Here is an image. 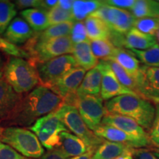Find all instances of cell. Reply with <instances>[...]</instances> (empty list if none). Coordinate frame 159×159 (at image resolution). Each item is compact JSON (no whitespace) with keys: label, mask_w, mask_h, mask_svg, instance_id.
Instances as JSON below:
<instances>
[{"label":"cell","mask_w":159,"mask_h":159,"mask_svg":"<svg viewBox=\"0 0 159 159\" xmlns=\"http://www.w3.org/2000/svg\"><path fill=\"white\" fill-rule=\"evenodd\" d=\"M64 104V99L47 87L40 85L22 97L11 118L5 125L29 127Z\"/></svg>","instance_id":"cell-1"},{"label":"cell","mask_w":159,"mask_h":159,"mask_svg":"<svg viewBox=\"0 0 159 159\" xmlns=\"http://www.w3.org/2000/svg\"><path fill=\"white\" fill-rule=\"evenodd\" d=\"M107 113L128 116L144 130H150L153 122L156 107L148 99L139 96L125 94L106 101Z\"/></svg>","instance_id":"cell-2"},{"label":"cell","mask_w":159,"mask_h":159,"mask_svg":"<svg viewBox=\"0 0 159 159\" xmlns=\"http://www.w3.org/2000/svg\"><path fill=\"white\" fill-rule=\"evenodd\" d=\"M3 77L19 94L33 91L40 83L36 67L21 57H12L8 60Z\"/></svg>","instance_id":"cell-3"},{"label":"cell","mask_w":159,"mask_h":159,"mask_svg":"<svg viewBox=\"0 0 159 159\" xmlns=\"http://www.w3.org/2000/svg\"><path fill=\"white\" fill-rule=\"evenodd\" d=\"M74 43L70 35L47 41H35L29 40L23 49L29 55L28 61L35 66L61 55L72 53Z\"/></svg>","instance_id":"cell-4"},{"label":"cell","mask_w":159,"mask_h":159,"mask_svg":"<svg viewBox=\"0 0 159 159\" xmlns=\"http://www.w3.org/2000/svg\"><path fill=\"white\" fill-rule=\"evenodd\" d=\"M0 139L27 158H39L44 154L37 136L28 129L8 127L4 129Z\"/></svg>","instance_id":"cell-5"},{"label":"cell","mask_w":159,"mask_h":159,"mask_svg":"<svg viewBox=\"0 0 159 159\" xmlns=\"http://www.w3.org/2000/svg\"><path fill=\"white\" fill-rule=\"evenodd\" d=\"M55 113L67 130H70L86 144L89 151L95 152L97 148L105 141L96 136L87 127L75 107L64 104L57 109Z\"/></svg>","instance_id":"cell-6"},{"label":"cell","mask_w":159,"mask_h":159,"mask_svg":"<svg viewBox=\"0 0 159 159\" xmlns=\"http://www.w3.org/2000/svg\"><path fill=\"white\" fill-rule=\"evenodd\" d=\"M30 129L35 133L42 146L49 150L57 148L61 133L68 131L55 111L38 119Z\"/></svg>","instance_id":"cell-7"},{"label":"cell","mask_w":159,"mask_h":159,"mask_svg":"<svg viewBox=\"0 0 159 159\" xmlns=\"http://www.w3.org/2000/svg\"><path fill=\"white\" fill-rule=\"evenodd\" d=\"M40 84L49 88L60 77L71 69L78 67L72 55H64L35 66Z\"/></svg>","instance_id":"cell-8"},{"label":"cell","mask_w":159,"mask_h":159,"mask_svg":"<svg viewBox=\"0 0 159 159\" xmlns=\"http://www.w3.org/2000/svg\"><path fill=\"white\" fill-rule=\"evenodd\" d=\"M73 106L77 109L85 125L92 131L101 125L103 117L107 114L100 95L77 96Z\"/></svg>","instance_id":"cell-9"},{"label":"cell","mask_w":159,"mask_h":159,"mask_svg":"<svg viewBox=\"0 0 159 159\" xmlns=\"http://www.w3.org/2000/svg\"><path fill=\"white\" fill-rule=\"evenodd\" d=\"M91 16L102 19L111 30L123 35L134 27L136 20L128 10L117 8L105 3Z\"/></svg>","instance_id":"cell-10"},{"label":"cell","mask_w":159,"mask_h":159,"mask_svg":"<svg viewBox=\"0 0 159 159\" xmlns=\"http://www.w3.org/2000/svg\"><path fill=\"white\" fill-rule=\"evenodd\" d=\"M136 82V93L139 97L159 104V68L141 66Z\"/></svg>","instance_id":"cell-11"},{"label":"cell","mask_w":159,"mask_h":159,"mask_svg":"<svg viewBox=\"0 0 159 159\" xmlns=\"http://www.w3.org/2000/svg\"><path fill=\"white\" fill-rule=\"evenodd\" d=\"M98 66L101 69L102 75L100 97L103 100L108 101L116 97L125 94L139 96L134 91L130 90V89L124 86L119 83L116 77L115 76L114 71L106 61L101 60L99 61Z\"/></svg>","instance_id":"cell-12"},{"label":"cell","mask_w":159,"mask_h":159,"mask_svg":"<svg viewBox=\"0 0 159 159\" xmlns=\"http://www.w3.org/2000/svg\"><path fill=\"white\" fill-rule=\"evenodd\" d=\"M86 71L81 67H76L66 73L53 83L49 89L64 99V101L69 97L76 94L77 90L82 83Z\"/></svg>","instance_id":"cell-13"},{"label":"cell","mask_w":159,"mask_h":159,"mask_svg":"<svg viewBox=\"0 0 159 159\" xmlns=\"http://www.w3.org/2000/svg\"><path fill=\"white\" fill-rule=\"evenodd\" d=\"M101 124L114 127L134 138L149 142L152 144L146 130L142 128L136 121L128 116L107 113L103 117Z\"/></svg>","instance_id":"cell-14"},{"label":"cell","mask_w":159,"mask_h":159,"mask_svg":"<svg viewBox=\"0 0 159 159\" xmlns=\"http://www.w3.org/2000/svg\"><path fill=\"white\" fill-rule=\"evenodd\" d=\"M94 134L99 138L109 142L120 143L128 148L138 149L144 148L145 147L152 146L150 143L140 140L127 134L126 133L115 128L114 127L101 124L93 131Z\"/></svg>","instance_id":"cell-15"},{"label":"cell","mask_w":159,"mask_h":159,"mask_svg":"<svg viewBox=\"0 0 159 159\" xmlns=\"http://www.w3.org/2000/svg\"><path fill=\"white\" fill-rule=\"evenodd\" d=\"M23 96L13 90L2 77L0 79V123L7 122L11 118Z\"/></svg>","instance_id":"cell-16"},{"label":"cell","mask_w":159,"mask_h":159,"mask_svg":"<svg viewBox=\"0 0 159 159\" xmlns=\"http://www.w3.org/2000/svg\"><path fill=\"white\" fill-rule=\"evenodd\" d=\"M34 33L25 19L16 17L10 24L4 36L10 43L15 45L27 42Z\"/></svg>","instance_id":"cell-17"},{"label":"cell","mask_w":159,"mask_h":159,"mask_svg":"<svg viewBox=\"0 0 159 159\" xmlns=\"http://www.w3.org/2000/svg\"><path fill=\"white\" fill-rule=\"evenodd\" d=\"M57 149L68 158L79 156L89 151L86 144L80 139L69 131L61 133L60 143Z\"/></svg>","instance_id":"cell-18"},{"label":"cell","mask_w":159,"mask_h":159,"mask_svg":"<svg viewBox=\"0 0 159 159\" xmlns=\"http://www.w3.org/2000/svg\"><path fill=\"white\" fill-rule=\"evenodd\" d=\"M158 44L156 35H148L133 27L124 36L123 47L136 50H147Z\"/></svg>","instance_id":"cell-19"},{"label":"cell","mask_w":159,"mask_h":159,"mask_svg":"<svg viewBox=\"0 0 159 159\" xmlns=\"http://www.w3.org/2000/svg\"><path fill=\"white\" fill-rule=\"evenodd\" d=\"M102 77V71L97 64V66L88 71L85 74L82 83L77 90V96L100 95Z\"/></svg>","instance_id":"cell-20"},{"label":"cell","mask_w":159,"mask_h":159,"mask_svg":"<svg viewBox=\"0 0 159 159\" xmlns=\"http://www.w3.org/2000/svg\"><path fill=\"white\" fill-rule=\"evenodd\" d=\"M72 55L78 66L85 71L91 70L99 63L98 59L95 57L91 50L90 40L75 44Z\"/></svg>","instance_id":"cell-21"},{"label":"cell","mask_w":159,"mask_h":159,"mask_svg":"<svg viewBox=\"0 0 159 159\" xmlns=\"http://www.w3.org/2000/svg\"><path fill=\"white\" fill-rule=\"evenodd\" d=\"M108 60H111L118 63L135 78L138 75L141 66L140 61L135 57L131 51L126 50L122 47V48L116 47L113 55Z\"/></svg>","instance_id":"cell-22"},{"label":"cell","mask_w":159,"mask_h":159,"mask_svg":"<svg viewBox=\"0 0 159 159\" xmlns=\"http://www.w3.org/2000/svg\"><path fill=\"white\" fill-rule=\"evenodd\" d=\"M20 15L30 25L34 33H40L49 27L48 12L43 10L31 8L21 11Z\"/></svg>","instance_id":"cell-23"},{"label":"cell","mask_w":159,"mask_h":159,"mask_svg":"<svg viewBox=\"0 0 159 159\" xmlns=\"http://www.w3.org/2000/svg\"><path fill=\"white\" fill-rule=\"evenodd\" d=\"M87 36L90 41L110 39L111 30L102 19L89 16L84 20Z\"/></svg>","instance_id":"cell-24"},{"label":"cell","mask_w":159,"mask_h":159,"mask_svg":"<svg viewBox=\"0 0 159 159\" xmlns=\"http://www.w3.org/2000/svg\"><path fill=\"white\" fill-rule=\"evenodd\" d=\"M74 22L75 21H67V22L51 25L45 30L40 33H35L31 39L35 41H42L57 39V38L68 36L71 34Z\"/></svg>","instance_id":"cell-25"},{"label":"cell","mask_w":159,"mask_h":159,"mask_svg":"<svg viewBox=\"0 0 159 159\" xmlns=\"http://www.w3.org/2000/svg\"><path fill=\"white\" fill-rule=\"evenodd\" d=\"M103 1L96 0H77L74 1L72 6L73 18L75 21H83L97 11L103 5Z\"/></svg>","instance_id":"cell-26"},{"label":"cell","mask_w":159,"mask_h":159,"mask_svg":"<svg viewBox=\"0 0 159 159\" xmlns=\"http://www.w3.org/2000/svg\"><path fill=\"white\" fill-rule=\"evenodd\" d=\"M130 148L125 145L105 140L95 150L94 159H114L125 153Z\"/></svg>","instance_id":"cell-27"},{"label":"cell","mask_w":159,"mask_h":159,"mask_svg":"<svg viewBox=\"0 0 159 159\" xmlns=\"http://www.w3.org/2000/svg\"><path fill=\"white\" fill-rule=\"evenodd\" d=\"M130 11L136 19H159V2L151 0H136V3Z\"/></svg>","instance_id":"cell-28"},{"label":"cell","mask_w":159,"mask_h":159,"mask_svg":"<svg viewBox=\"0 0 159 159\" xmlns=\"http://www.w3.org/2000/svg\"><path fill=\"white\" fill-rule=\"evenodd\" d=\"M91 48L95 57L102 61L110 58L116 49L109 39L105 40H93L90 41Z\"/></svg>","instance_id":"cell-29"},{"label":"cell","mask_w":159,"mask_h":159,"mask_svg":"<svg viewBox=\"0 0 159 159\" xmlns=\"http://www.w3.org/2000/svg\"><path fill=\"white\" fill-rule=\"evenodd\" d=\"M106 61V62L109 64V66H110L112 71H114L115 76L116 77L117 80L119 81V83H120L122 85L127 87V88L130 89V90L134 91V92L136 93V78H135L134 77H133L131 75L129 74L128 71L125 70V69H123L122 67L120 65H119L117 63L114 62V61H111V60H107V61Z\"/></svg>","instance_id":"cell-30"},{"label":"cell","mask_w":159,"mask_h":159,"mask_svg":"<svg viewBox=\"0 0 159 159\" xmlns=\"http://www.w3.org/2000/svg\"><path fill=\"white\" fill-rule=\"evenodd\" d=\"M17 13L14 3L9 1H0V35L6 31Z\"/></svg>","instance_id":"cell-31"},{"label":"cell","mask_w":159,"mask_h":159,"mask_svg":"<svg viewBox=\"0 0 159 159\" xmlns=\"http://www.w3.org/2000/svg\"><path fill=\"white\" fill-rule=\"evenodd\" d=\"M137 59L145 66L159 68V46L157 44L147 50L130 49Z\"/></svg>","instance_id":"cell-32"},{"label":"cell","mask_w":159,"mask_h":159,"mask_svg":"<svg viewBox=\"0 0 159 159\" xmlns=\"http://www.w3.org/2000/svg\"><path fill=\"white\" fill-rule=\"evenodd\" d=\"M158 27L159 19L158 18H142L136 19L134 27L145 34L155 35Z\"/></svg>","instance_id":"cell-33"},{"label":"cell","mask_w":159,"mask_h":159,"mask_svg":"<svg viewBox=\"0 0 159 159\" xmlns=\"http://www.w3.org/2000/svg\"><path fill=\"white\" fill-rule=\"evenodd\" d=\"M48 19L50 26L67 21H75L71 11H64L57 5L48 11Z\"/></svg>","instance_id":"cell-34"},{"label":"cell","mask_w":159,"mask_h":159,"mask_svg":"<svg viewBox=\"0 0 159 159\" xmlns=\"http://www.w3.org/2000/svg\"><path fill=\"white\" fill-rule=\"evenodd\" d=\"M0 51L16 57L27 58L28 60L30 58L28 54L23 49L19 48L17 46L10 43L8 41L1 36H0Z\"/></svg>","instance_id":"cell-35"},{"label":"cell","mask_w":159,"mask_h":159,"mask_svg":"<svg viewBox=\"0 0 159 159\" xmlns=\"http://www.w3.org/2000/svg\"><path fill=\"white\" fill-rule=\"evenodd\" d=\"M70 37L74 45L89 40L87 36V32L84 21H75Z\"/></svg>","instance_id":"cell-36"},{"label":"cell","mask_w":159,"mask_h":159,"mask_svg":"<svg viewBox=\"0 0 159 159\" xmlns=\"http://www.w3.org/2000/svg\"><path fill=\"white\" fill-rule=\"evenodd\" d=\"M148 136L152 146L159 145V104L156 105V114L152 127L149 130Z\"/></svg>","instance_id":"cell-37"},{"label":"cell","mask_w":159,"mask_h":159,"mask_svg":"<svg viewBox=\"0 0 159 159\" xmlns=\"http://www.w3.org/2000/svg\"><path fill=\"white\" fill-rule=\"evenodd\" d=\"M0 159H30L27 158L14 149L12 148L8 144L4 143L0 139Z\"/></svg>","instance_id":"cell-38"},{"label":"cell","mask_w":159,"mask_h":159,"mask_svg":"<svg viewBox=\"0 0 159 159\" xmlns=\"http://www.w3.org/2000/svg\"><path fill=\"white\" fill-rule=\"evenodd\" d=\"M103 2L106 5L112 6V7L123 10L128 9L130 11L136 3V0H107V1Z\"/></svg>","instance_id":"cell-39"},{"label":"cell","mask_w":159,"mask_h":159,"mask_svg":"<svg viewBox=\"0 0 159 159\" xmlns=\"http://www.w3.org/2000/svg\"><path fill=\"white\" fill-rule=\"evenodd\" d=\"M134 157L136 159H159L154 152L146 148L134 149Z\"/></svg>","instance_id":"cell-40"},{"label":"cell","mask_w":159,"mask_h":159,"mask_svg":"<svg viewBox=\"0 0 159 159\" xmlns=\"http://www.w3.org/2000/svg\"><path fill=\"white\" fill-rule=\"evenodd\" d=\"M15 5L18 9L40 8V0H18L15 1Z\"/></svg>","instance_id":"cell-41"},{"label":"cell","mask_w":159,"mask_h":159,"mask_svg":"<svg viewBox=\"0 0 159 159\" xmlns=\"http://www.w3.org/2000/svg\"><path fill=\"white\" fill-rule=\"evenodd\" d=\"M41 159H69L66 158L62 152L60 151L58 149L55 148L53 150H48L47 152H45L42 156L41 157Z\"/></svg>","instance_id":"cell-42"},{"label":"cell","mask_w":159,"mask_h":159,"mask_svg":"<svg viewBox=\"0 0 159 159\" xmlns=\"http://www.w3.org/2000/svg\"><path fill=\"white\" fill-rule=\"evenodd\" d=\"M58 4L57 0H44V1H41L40 0V8L41 10H43L48 12L51 9L54 8Z\"/></svg>","instance_id":"cell-43"},{"label":"cell","mask_w":159,"mask_h":159,"mask_svg":"<svg viewBox=\"0 0 159 159\" xmlns=\"http://www.w3.org/2000/svg\"><path fill=\"white\" fill-rule=\"evenodd\" d=\"M73 2H74V1H71V0H60V1H58L57 6L63 10H64V11L71 12Z\"/></svg>","instance_id":"cell-44"},{"label":"cell","mask_w":159,"mask_h":159,"mask_svg":"<svg viewBox=\"0 0 159 159\" xmlns=\"http://www.w3.org/2000/svg\"><path fill=\"white\" fill-rule=\"evenodd\" d=\"M114 159H134V148L129 149L125 153Z\"/></svg>","instance_id":"cell-45"},{"label":"cell","mask_w":159,"mask_h":159,"mask_svg":"<svg viewBox=\"0 0 159 159\" xmlns=\"http://www.w3.org/2000/svg\"><path fill=\"white\" fill-rule=\"evenodd\" d=\"M94 152L93 151H88L85 153L80 155L79 156H75V157H72V158H69V159H91L92 158L93 155H94Z\"/></svg>","instance_id":"cell-46"},{"label":"cell","mask_w":159,"mask_h":159,"mask_svg":"<svg viewBox=\"0 0 159 159\" xmlns=\"http://www.w3.org/2000/svg\"><path fill=\"white\" fill-rule=\"evenodd\" d=\"M6 63L4 62L2 57L0 56V79L4 77V71H5Z\"/></svg>","instance_id":"cell-47"},{"label":"cell","mask_w":159,"mask_h":159,"mask_svg":"<svg viewBox=\"0 0 159 159\" xmlns=\"http://www.w3.org/2000/svg\"><path fill=\"white\" fill-rule=\"evenodd\" d=\"M152 150H154L153 152L159 158V145H153V146H152Z\"/></svg>","instance_id":"cell-48"},{"label":"cell","mask_w":159,"mask_h":159,"mask_svg":"<svg viewBox=\"0 0 159 159\" xmlns=\"http://www.w3.org/2000/svg\"><path fill=\"white\" fill-rule=\"evenodd\" d=\"M156 35L157 42H158V44L159 46V27H158V30H157V31H156V35Z\"/></svg>","instance_id":"cell-49"},{"label":"cell","mask_w":159,"mask_h":159,"mask_svg":"<svg viewBox=\"0 0 159 159\" xmlns=\"http://www.w3.org/2000/svg\"><path fill=\"white\" fill-rule=\"evenodd\" d=\"M4 128H2V127L1 126V125H0V136H2V134H3V131H4Z\"/></svg>","instance_id":"cell-50"},{"label":"cell","mask_w":159,"mask_h":159,"mask_svg":"<svg viewBox=\"0 0 159 159\" xmlns=\"http://www.w3.org/2000/svg\"><path fill=\"white\" fill-rule=\"evenodd\" d=\"M93 157V156H92ZM91 159H94V158H91Z\"/></svg>","instance_id":"cell-51"},{"label":"cell","mask_w":159,"mask_h":159,"mask_svg":"<svg viewBox=\"0 0 159 159\" xmlns=\"http://www.w3.org/2000/svg\"><path fill=\"white\" fill-rule=\"evenodd\" d=\"M158 2H159V1H158Z\"/></svg>","instance_id":"cell-52"}]
</instances>
